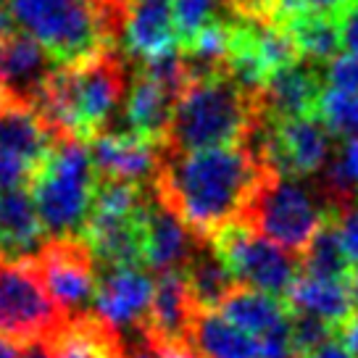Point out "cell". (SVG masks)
I'll return each instance as SVG.
<instances>
[{
    "mask_svg": "<svg viewBox=\"0 0 358 358\" xmlns=\"http://www.w3.org/2000/svg\"><path fill=\"white\" fill-rule=\"evenodd\" d=\"M143 232H145V266L158 274L182 271L187 261L201 250V245H206V240L192 235L187 224L166 203L158 201L156 192L148 201Z\"/></svg>",
    "mask_w": 358,
    "mask_h": 358,
    "instance_id": "13",
    "label": "cell"
},
{
    "mask_svg": "<svg viewBox=\"0 0 358 358\" xmlns=\"http://www.w3.org/2000/svg\"><path fill=\"white\" fill-rule=\"evenodd\" d=\"M266 174L248 143L195 153H171L161 148L153 192L187 224L192 235L208 243L227 224L245 219L248 206Z\"/></svg>",
    "mask_w": 358,
    "mask_h": 358,
    "instance_id": "1",
    "label": "cell"
},
{
    "mask_svg": "<svg viewBox=\"0 0 358 358\" xmlns=\"http://www.w3.org/2000/svg\"><path fill=\"white\" fill-rule=\"evenodd\" d=\"M216 311L222 313L227 322H232L243 332L258 337V340L290 322V308L277 295L250 290V287H235L219 303Z\"/></svg>",
    "mask_w": 358,
    "mask_h": 358,
    "instance_id": "22",
    "label": "cell"
},
{
    "mask_svg": "<svg viewBox=\"0 0 358 358\" xmlns=\"http://www.w3.org/2000/svg\"><path fill=\"white\" fill-rule=\"evenodd\" d=\"M198 313L190 287L182 271L158 274L153 282V303L145 324V337L150 345H179L187 343V332Z\"/></svg>",
    "mask_w": 358,
    "mask_h": 358,
    "instance_id": "14",
    "label": "cell"
},
{
    "mask_svg": "<svg viewBox=\"0 0 358 358\" xmlns=\"http://www.w3.org/2000/svg\"><path fill=\"white\" fill-rule=\"evenodd\" d=\"M224 6L240 19L250 22H277L280 0H224Z\"/></svg>",
    "mask_w": 358,
    "mask_h": 358,
    "instance_id": "32",
    "label": "cell"
},
{
    "mask_svg": "<svg viewBox=\"0 0 358 358\" xmlns=\"http://www.w3.org/2000/svg\"><path fill=\"white\" fill-rule=\"evenodd\" d=\"M122 45L127 56L137 58L140 64L179 48L171 0H129L122 27Z\"/></svg>",
    "mask_w": 358,
    "mask_h": 358,
    "instance_id": "15",
    "label": "cell"
},
{
    "mask_svg": "<svg viewBox=\"0 0 358 358\" xmlns=\"http://www.w3.org/2000/svg\"><path fill=\"white\" fill-rule=\"evenodd\" d=\"M287 308L298 316H313L329 327H343L358 311L345 280H322L303 274L287 290Z\"/></svg>",
    "mask_w": 358,
    "mask_h": 358,
    "instance_id": "20",
    "label": "cell"
},
{
    "mask_svg": "<svg viewBox=\"0 0 358 358\" xmlns=\"http://www.w3.org/2000/svg\"><path fill=\"white\" fill-rule=\"evenodd\" d=\"M290 329H292V348H295L298 358H303L306 353H311L319 345H324L327 340H332V329L335 327L324 324V322H319L313 316H298V313H292Z\"/></svg>",
    "mask_w": 358,
    "mask_h": 358,
    "instance_id": "30",
    "label": "cell"
},
{
    "mask_svg": "<svg viewBox=\"0 0 358 358\" xmlns=\"http://www.w3.org/2000/svg\"><path fill=\"white\" fill-rule=\"evenodd\" d=\"M329 219L335 224L340 245L345 250L350 271H353V268H358V203H335L329 208Z\"/></svg>",
    "mask_w": 358,
    "mask_h": 358,
    "instance_id": "29",
    "label": "cell"
},
{
    "mask_svg": "<svg viewBox=\"0 0 358 358\" xmlns=\"http://www.w3.org/2000/svg\"><path fill=\"white\" fill-rule=\"evenodd\" d=\"M48 243L27 187L0 192V261H32Z\"/></svg>",
    "mask_w": 358,
    "mask_h": 358,
    "instance_id": "17",
    "label": "cell"
},
{
    "mask_svg": "<svg viewBox=\"0 0 358 358\" xmlns=\"http://www.w3.org/2000/svg\"><path fill=\"white\" fill-rule=\"evenodd\" d=\"M187 345L198 358H264L261 340L227 322L219 311L198 308L187 332Z\"/></svg>",
    "mask_w": 358,
    "mask_h": 358,
    "instance_id": "21",
    "label": "cell"
},
{
    "mask_svg": "<svg viewBox=\"0 0 358 358\" xmlns=\"http://www.w3.org/2000/svg\"><path fill=\"white\" fill-rule=\"evenodd\" d=\"M0 358H19V348H13L8 340L0 337Z\"/></svg>",
    "mask_w": 358,
    "mask_h": 358,
    "instance_id": "41",
    "label": "cell"
},
{
    "mask_svg": "<svg viewBox=\"0 0 358 358\" xmlns=\"http://www.w3.org/2000/svg\"><path fill=\"white\" fill-rule=\"evenodd\" d=\"M253 137H258L256 153L268 174L301 179L324 169L329 158V132L316 116L303 119H266Z\"/></svg>",
    "mask_w": 358,
    "mask_h": 358,
    "instance_id": "8",
    "label": "cell"
},
{
    "mask_svg": "<svg viewBox=\"0 0 358 358\" xmlns=\"http://www.w3.org/2000/svg\"><path fill=\"white\" fill-rule=\"evenodd\" d=\"M261 124L258 98L224 74L187 79L169 124L164 150L195 153L250 143Z\"/></svg>",
    "mask_w": 358,
    "mask_h": 358,
    "instance_id": "2",
    "label": "cell"
},
{
    "mask_svg": "<svg viewBox=\"0 0 358 358\" xmlns=\"http://www.w3.org/2000/svg\"><path fill=\"white\" fill-rule=\"evenodd\" d=\"M324 79L329 82V87L358 95V53H343L332 58L324 66Z\"/></svg>",
    "mask_w": 358,
    "mask_h": 358,
    "instance_id": "31",
    "label": "cell"
},
{
    "mask_svg": "<svg viewBox=\"0 0 358 358\" xmlns=\"http://www.w3.org/2000/svg\"><path fill=\"white\" fill-rule=\"evenodd\" d=\"M174 103L177 98L169 90H164L158 82H153L137 69L129 82L127 101H124V122L132 134L143 137L153 145H164L171 113H174Z\"/></svg>",
    "mask_w": 358,
    "mask_h": 358,
    "instance_id": "19",
    "label": "cell"
},
{
    "mask_svg": "<svg viewBox=\"0 0 358 358\" xmlns=\"http://www.w3.org/2000/svg\"><path fill=\"white\" fill-rule=\"evenodd\" d=\"M98 182L101 177L87 143L61 137L50 145L27 182L48 240L82 237Z\"/></svg>",
    "mask_w": 358,
    "mask_h": 358,
    "instance_id": "4",
    "label": "cell"
},
{
    "mask_svg": "<svg viewBox=\"0 0 358 358\" xmlns=\"http://www.w3.org/2000/svg\"><path fill=\"white\" fill-rule=\"evenodd\" d=\"M282 27L287 29L290 40L295 43L298 56L313 66L329 64L343 50V37H340V24H337L335 13H292L290 19L282 22Z\"/></svg>",
    "mask_w": 358,
    "mask_h": 358,
    "instance_id": "23",
    "label": "cell"
},
{
    "mask_svg": "<svg viewBox=\"0 0 358 358\" xmlns=\"http://www.w3.org/2000/svg\"><path fill=\"white\" fill-rule=\"evenodd\" d=\"M208 245L229 268L235 285L240 282V287L268 295H287L292 282L298 280L295 253L261 237L245 222L227 224L208 240Z\"/></svg>",
    "mask_w": 358,
    "mask_h": 358,
    "instance_id": "7",
    "label": "cell"
},
{
    "mask_svg": "<svg viewBox=\"0 0 358 358\" xmlns=\"http://www.w3.org/2000/svg\"><path fill=\"white\" fill-rule=\"evenodd\" d=\"M187 287L195 306L203 311H216L219 303L235 290L237 285L229 274V268L222 264V258L213 253L208 243L201 245V250L187 261V266L182 268Z\"/></svg>",
    "mask_w": 358,
    "mask_h": 358,
    "instance_id": "24",
    "label": "cell"
},
{
    "mask_svg": "<svg viewBox=\"0 0 358 358\" xmlns=\"http://www.w3.org/2000/svg\"><path fill=\"white\" fill-rule=\"evenodd\" d=\"M327 201L350 203L358 195V140H343L327 166Z\"/></svg>",
    "mask_w": 358,
    "mask_h": 358,
    "instance_id": "27",
    "label": "cell"
},
{
    "mask_svg": "<svg viewBox=\"0 0 358 358\" xmlns=\"http://www.w3.org/2000/svg\"><path fill=\"white\" fill-rule=\"evenodd\" d=\"M87 148L101 179L153 185L158 164H161V145H153L132 132L116 129V132H101L98 137H92Z\"/></svg>",
    "mask_w": 358,
    "mask_h": 358,
    "instance_id": "12",
    "label": "cell"
},
{
    "mask_svg": "<svg viewBox=\"0 0 358 358\" xmlns=\"http://www.w3.org/2000/svg\"><path fill=\"white\" fill-rule=\"evenodd\" d=\"M348 0H280V13L277 22L290 19L292 13L301 11H316V13H335L340 6H345Z\"/></svg>",
    "mask_w": 358,
    "mask_h": 358,
    "instance_id": "34",
    "label": "cell"
},
{
    "mask_svg": "<svg viewBox=\"0 0 358 358\" xmlns=\"http://www.w3.org/2000/svg\"><path fill=\"white\" fill-rule=\"evenodd\" d=\"M322 95V82L316 66L298 61L292 66L274 71L258 92V108L266 119H303L316 113V101Z\"/></svg>",
    "mask_w": 358,
    "mask_h": 358,
    "instance_id": "16",
    "label": "cell"
},
{
    "mask_svg": "<svg viewBox=\"0 0 358 358\" xmlns=\"http://www.w3.org/2000/svg\"><path fill=\"white\" fill-rule=\"evenodd\" d=\"M122 358H158V356H156V350L148 345L145 337H140V340H134V343L127 345Z\"/></svg>",
    "mask_w": 358,
    "mask_h": 358,
    "instance_id": "39",
    "label": "cell"
},
{
    "mask_svg": "<svg viewBox=\"0 0 358 358\" xmlns=\"http://www.w3.org/2000/svg\"><path fill=\"white\" fill-rule=\"evenodd\" d=\"M45 292L66 319L92 313L98 274L95 258L82 240H48L34 258Z\"/></svg>",
    "mask_w": 358,
    "mask_h": 358,
    "instance_id": "9",
    "label": "cell"
},
{
    "mask_svg": "<svg viewBox=\"0 0 358 358\" xmlns=\"http://www.w3.org/2000/svg\"><path fill=\"white\" fill-rule=\"evenodd\" d=\"M69 319L45 292L32 261H0V337L27 348L53 335Z\"/></svg>",
    "mask_w": 358,
    "mask_h": 358,
    "instance_id": "6",
    "label": "cell"
},
{
    "mask_svg": "<svg viewBox=\"0 0 358 358\" xmlns=\"http://www.w3.org/2000/svg\"><path fill=\"white\" fill-rule=\"evenodd\" d=\"M303 358H353L350 353L345 350V345L340 343V340H327L324 345H319L316 350H311V353H306Z\"/></svg>",
    "mask_w": 358,
    "mask_h": 358,
    "instance_id": "37",
    "label": "cell"
},
{
    "mask_svg": "<svg viewBox=\"0 0 358 358\" xmlns=\"http://www.w3.org/2000/svg\"><path fill=\"white\" fill-rule=\"evenodd\" d=\"M58 137L43 122V116L29 103L13 101L3 95L0 101V153L22 161L27 169H34L50 150Z\"/></svg>",
    "mask_w": 358,
    "mask_h": 358,
    "instance_id": "18",
    "label": "cell"
},
{
    "mask_svg": "<svg viewBox=\"0 0 358 358\" xmlns=\"http://www.w3.org/2000/svg\"><path fill=\"white\" fill-rule=\"evenodd\" d=\"M227 13L224 0H171V16H174V32L177 45H187L201 32L203 27L216 22Z\"/></svg>",
    "mask_w": 358,
    "mask_h": 358,
    "instance_id": "28",
    "label": "cell"
},
{
    "mask_svg": "<svg viewBox=\"0 0 358 358\" xmlns=\"http://www.w3.org/2000/svg\"><path fill=\"white\" fill-rule=\"evenodd\" d=\"M32 169H27L22 161L0 153V192L13 190V187H24L29 182Z\"/></svg>",
    "mask_w": 358,
    "mask_h": 358,
    "instance_id": "35",
    "label": "cell"
},
{
    "mask_svg": "<svg viewBox=\"0 0 358 358\" xmlns=\"http://www.w3.org/2000/svg\"><path fill=\"white\" fill-rule=\"evenodd\" d=\"M335 19L340 24L343 48H348V53H358V0H348L345 6H340Z\"/></svg>",
    "mask_w": 358,
    "mask_h": 358,
    "instance_id": "33",
    "label": "cell"
},
{
    "mask_svg": "<svg viewBox=\"0 0 358 358\" xmlns=\"http://www.w3.org/2000/svg\"><path fill=\"white\" fill-rule=\"evenodd\" d=\"M153 303V280L143 268H103L92 313L127 340L143 337Z\"/></svg>",
    "mask_w": 358,
    "mask_h": 358,
    "instance_id": "10",
    "label": "cell"
},
{
    "mask_svg": "<svg viewBox=\"0 0 358 358\" xmlns=\"http://www.w3.org/2000/svg\"><path fill=\"white\" fill-rule=\"evenodd\" d=\"M316 119L340 140H358V95L324 87L316 101Z\"/></svg>",
    "mask_w": 358,
    "mask_h": 358,
    "instance_id": "26",
    "label": "cell"
},
{
    "mask_svg": "<svg viewBox=\"0 0 358 358\" xmlns=\"http://www.w3.org/2000/svg\"><path fill=\"white\" fill-rule=\"evenodd\" d=\"M303 271L308 277H322V280H348L350 274V264L329 216L324 227L313 235L308 248L303 250Z\"/></svg>",
    "mask_w": 358,
    "mask_h": 358,
    "instance_id": "25",
    "label": "cell"
},
{
    "mask_svg": "<svg viewBox=\"0 0 358 358\" xmlns=\"http://www.w3.org/2000/svg\"><path fill=\"white\" fill-rule=\"evenodd\" d=\"M129 0H8L19 29L32 34L58 66H74L122 40Z\"/></svg>",
    "mask_w": 358,
    "mask_h": 358,
    "instance_id": "3",
    "label": "cell"
},
{
    "mask_svg": "<svg viewBox=\"0 0 358 358\" xmlns=\"http://www.w3.org/2000/svg\"><path fill=\"white\" fill-rule=\"evenodd\" d=\"M56 61L32 34L13 27L0 37V82L6 95L32 106L48 77L56 71Z\"/></svg>",
    "mask_w": 358,
    "mask_h": 358,
    "instance_id": "11",
    "label": "cell"
},
{
    "mask_svg": "<svg viewBox=\"0 0 358 358\" xmlns=\"http://www.w3.org/2000/svg\"><path fill=\"white\" fill-rule=\"evenodd\" d=\"M3 95H6V90H3V82H0V101H3Z\"/></svg>",
    "mask_w": 358,
    "mask_h": 358,
    "instance_id": "42",
    "label": "cell"
},
{
    "mask_svg": "<svg viewBox=\"0 0 358 358\" xmlns=\"http://www.w3.org/2000/svg\"><path fill=\"white\" fill-rule=\"evenodd\" d=\"M150 345V343H148ZM156 350L158 358H198L195 353L190 350L187 343H179V345H150Z\"/></svg>",
    "mask_w": 358,
    "mask_h": 358,
    "instance_id": "38",
    "label": "cell"
},
{
    "mask_svg": "<svg viewBox=\"0 0 358 358\" xmlns=\"http://www.w3.org/2000/svg\"><path fill=\"white\" fill-rule=\"evenodd\" d=\"M329 208L332 203L327 195H316L301 179L266 174L243 222L285 250L303 253L313 235L324 227Z\"/></svg>",
    "mask_w": 358,
    "mask_h": 358,
    "instance_id": "5",
    "label": "cell"
},
{
    "mask_svg": "<svg viewBox=\"0 0 358 358\" xmlns=\"http://www.w3.org/2000/svg\"><path fill=\"white\" fill-rule=\"evenodd\" d=\"M340 343L345 345V350L350 356L358 358V311L350 313V319L340 327Z\"/></svg>",
    "mask_w": 358,
    "mask_h": 358,
    "instance_id": "36",
    "label": "cell"
},
{
    "mask_svg": "<svg viewBox=\"0 0 358 358\" xmlns=\"http://www.w3.org/2000/svg\"><path fill=\"white\" fill-rule=\"evenodd\" d=\"M13 27H16V24H13L8 8H3V6H0V37L8 32V29H13Z\"/></svg>",
    "mask_w": 358,
    "mask_h": 358,
    "instance_id": "40",
    "label": "cell"
}]
</instances>
